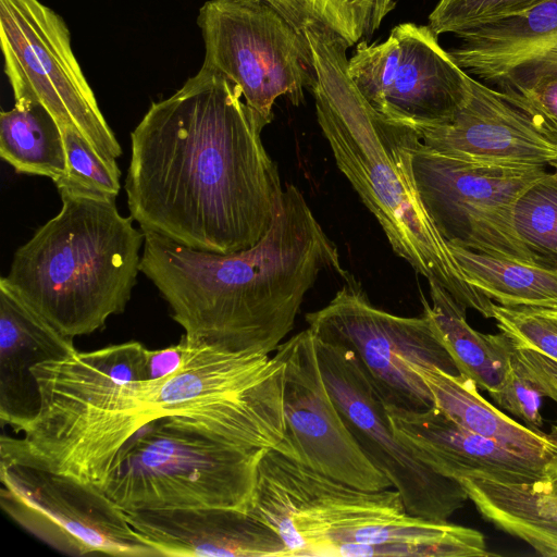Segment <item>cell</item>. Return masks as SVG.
<instances>
[{"instance_id": "7", "label": "cell", "mask_w": 557, "mask_h": 557, "mask_svg": "<svg viewBox=\"0 0 557 557\" xmlns=\"http://www.w3.org/2000/svg\"><path fill=\"white\" fill-rule=\"evenodd\" d=\"M306 322L317 337L356 355L386 406L405 410L434 406L420 369L460 373L424 307L419 317L393 314L373 306L352 283L326 306L307 313Z\"/></svg>"}, {"instance_id": "12", "label": "cell", "mask_w": 557, "mask_h": 557, "mask_svg": "<svg viewBox=\"0 0 557 557\" xmlns=\"http://www.w3.org/2000/svg\"><path fill=\"white\" fill-rule=\"evenodd\" d=\"M348 74L380 114L420 133L454 117L472 78L429 25L414 23L395 26L383 42L359 41Z\"/></svg>"}, {"instance_id": "15", "label": "cell", "mask_w": 557, "mask_h": 557, "mask_svg": "<svg viewBox=\"0 0 557 557\" xmlns=\"http://www.w3.org/2000/svg\"><path fill=\"white\" fill-rule=\"evenodd\" d=\"M431 149L471 163L506 166H555L557 146L499 90L471 78V90L454 117L421 132Z\"/></svg>"}, {"instance_id": "10", "label": "cell", "mask_w": 557, "mask_h": 557, "mask_svg": "<svg viewBox=\"0 0 557 557\" xmlns=\"http://www.w3.org/2000/svg\"><path fill=\"white\" fill-rule=\"evenodd\" d=\"M0 41L15 101L41 104L60 128H77L106 158L122 154L57 12L39 0H0Z\"/></svg>"}, {"instance_id": "25", "label": "cell", "mask_w": 557, "mask_h": 557, "mask_svg": "<svg viewBox=\"0 0 557 557\" xmlns=\"http://www.w3.org/2000/svg\"><path fill=\"white\" fill-rule=\"evenodd\" d=\"M493 319L511 342L512 360L557 404V309L493 304Z\"/></svg>"}, {"instance_id": "5", "label": "cell", "mask_w": 557, "mask_h": 557, "mask_svg": "<svg viewBox=\"0 0 557 557\" xmlns=\"http://www.w3.org/2000/svg\"><path fill=\"white\" fill-rule=\"evenodd\" d=\"M60 212L14 252L5 284L64 336L91 334L120 314L140 272L145 233L115 199L59 190Z\"/></svg>"}, {"instance_id": "8", "label": "cell", "mask_w": 557, "mask_h": 557, "mask_svg": "<svg viewBox=\"0 0 557 557\" xmlns=\"http://www.w3.org/2000/svg\"><path fill=\"white\" fill-rule=\"evenodd\" d=\"M198 26L205 42L203 64L236 84L246 103L267 124L280 97L294 106L317 82L309 42L274 8L261 0H209Z\"/></svg>"}, {"instance_id": "34", "label": "cell", "mask_w": 557, "mask_h": 557, "mask_svg": "<svg viewBox=\"0 0 557 557\" xmlns=\"http://www.w3.org/2000/svg\"><path fill=\"white\" fill-rule=\"evenodd\" d=\"M553 269L557 270V227H556V233H555V256H554Z\"/></svg>"}, {"instance_id": "24", "label": "cell", "mask_w": 557, "mask_h": 557, "mask_svg": "<svg viewBox=\"0 0 557 557\" xmlns=\"http://www.w3.org/2000/svg\"><path fill=\"white\" fill-rule=\"evenodd\" d=\"M0 157L17 173L47 176L54 183L66 171L61 128L39 103L16 100L0 113Z\"/></svg>"}, {"instance_id": "33", "label": "cell", "mask_w": 557, "mask_h": 557, "mask_svg": "<svg viewBox=\"0 0 557 557\" xmlns=\"http://www.w3.org/2000/svg\"><path fill=\"white\" fill-rule=\"evenodd\" d=\"M552 434L557 442V420L552 426ZM544 482L547 484L548 488L557 495V447L553 456L545 463Z\"/></svg>"}, {"instance_id": "18", "label": "cell", "mask_w": 557, "mask_h": 557, "mask_svg": "<svg viewBox=\"0 0 557 557\" xmlns=\"http://www.w3.org/2000/svg\"><path fill=\"white\" fill-rule=\"evenodd\" d=\"M454 61L468 74L498 87L557 69V0L480 24L455 35Z\"/></svg>"}, {"instance_id": "35", "label": "cell", "mask_w": 557, "mask_h": 557, "mask_svg": "<svg viewBox=\"0 0 557 557\" xmlns=\"http://www.w3.org/2000/svg\"><path fill=\"white\" fill-rule=\"evenodd\" d=\"M553 168H554V172H550V175L557 182V164Z\"/></svg>"}, {"instance_id": "22", "label": "cell", "mask_w": 557, "mask_h": 557, "mask_svg": "<svg viewBox=\"0 0 557 557\" xmlns=\"http://www.w3.org/2000/svg\"><path fill=\"white\" fill-rule=\"evenodd\" d=\"M431 304L422 297L438 336L460 373L491 397L505 384L510 371L512 345L504 334H484L467 322L466 307L444 287L429 283Z\"/></svg>"}, {"instance_id": "16", "label": "cell", "mask_w": 557, "mask_h": 557, "mask_svg": "<svg viewBox=\"0 0 557 557\" xmlns=\"http://www.w3.org/2000/svg\"><path fill=\"white\" fill-rule=\"evenodd\" d=\"M386 411L396 437L440 475L457 482L476 475L508 483L544 480L545 463L466 429L436 406L424 410L386 406Z\"/></svg>"}, {"instance_id": "29", "label": "cell", "mask_w": 557, "mask_h": 557, "mask_svg": "<svg viewBox=\"0 0 557 557\" xmlns=\"http://www.w3.org/2000/svg\"><path fill=\"white\" fill-rule=\"evenodd\" d=\"M535 128L557 146V69L542 71L498 87Z\"/></svg>"}, {"instance_id": "31", "label": "cell", "mask_w": 557, "mask_h": 557, "mask_svg": "<svg viewBox=\"0 0 557 557\" xmlns=\"http://www.w3.org/2000/svg\"><path fill=\"white\" fill-rule=\"evenodd\" d=\"M544 396L512 360L507 380L500 391L492 398L495 403L521 419L527 426L540 430L543 425L541 414Z\"/></svg>"}, {"instance_id": "26", "label": "cell", "mask_w": 557, "mask_h": 557, "mask_svg": "<svg viewBox=\"0 0 557 557\" xmlns=\"http://www.w3.org/2000/svg\"><path fill=\"white\" fill-rule=\"evenodd\" d=\"M274 8L295 29L315 24L338 35L348 48L372 37L394 0H261Z\"/></svg>"}, {"instance_id": "1", "label": "cell", "mask_w": 557, "mask_h": 557, "mask_svg": "<svg viewBox=\"0 0 557 557\" xmlns=\"http://www.w3.org/2000/svg\"><path fill=\"white\" fill-rule=\"evenodd\" d=\"M268 124L240 88L202 64L153 102L131 134L125 178L131 216L144 233L227 255L270 230L284 188L261 132Z\"/></svg>"}, {"instance_id": "28", "label": "cell", "mask_w": 557, "mask_h": 557, "mask_svg": "<svg viewBox=\"0 0 557 557\" xmlns=\"http://www.w3.org/2000/svg\"><path fill=\"white\" fill-rule=\"evenodd\" d=\"M513 219L516 230L533 263L554 270L557 182L550 172L519 198Z\"/></svg>"}, {"instance_id": "20", "label": "cell", "mask_w": 557, "mask_h": 557, "mask_svg": "<svg viewBox=\"0 0 557 557\" xmlns=\"http://www.w3.org/2000/svg\"><path fill=\"white\" fill-rule=\"evenodd\" d=\"M418 372L432 393L434 406L466 429L537 462L546 463L555 453L553 434L524 426L502 412L479 393L469 376L437 368Z\"/></svg>"}, {"instance_id": "9", "label": "cell", "mask_w": 557, "mask_h": 557, "mask_svg": "<svg viewBox=\"0 0 557 557\" xmlns=\"http://www.w3.org/2000/svg\"><path fill=\"white\" fill-rule=\"evenodd\" d=\"M412 168L424 208L448 244L533 263L516 230L513 210L548 175L545 166L466 162L419 140Z\"/></svg>"}, {"instance_id": "14", "label": "cell", "mask_w": 557, "mask_h": 557, "mask_svg": "<svg viewBox=\"0 0 557 557\" xmlns=\"http://www.w3.org/2000/svg\"><path fill=\"white\" fill-rule=\"evenodd\" d=\"M285 362L284 456L355 487L379 491L389 480L369 460L327 389L317 358L315 336L306 329L275 351Z\"/></svg>"}, {"instance_id": "13", "label": "cell", "mask_w": 557, "mask_h": 557, "mask_svg": "<svg viewBox=\"0 0 557 557\" xmlns=\"http://www.w3.org/2000/svg\"><path fill=\"white\" fill-rule=\"evenodd\" d=\"M315 350L324 383L349 431L399 492L407 511L432 521H448L468 500L462 486L432 471L396 437L385 401L351 350L317 336Z\"/></svg>"}, {"instance_id": "4", "label": "cell", "mask_w": 557, "mask_h": 557, "mask_svg": "<svg viewBox=\"0 0 557 557\" xmlns=\"http://www.w3.org/2000/svg\"><path fill=\"white\" fill-rule=\"evenodd\" d=\"M274 530L289 557H487L471 528L409 513L396 488L368 491L267 449L248 511Z\"/></svg>"}, {"instance_id": "23", "label": "cell", "mask_w": 557, "mask_h": 557, "mask_svg": "<svg viewBox=\"0 0 557 557\" xmlns=\"http://www.w3.org/2000/svg\"><path fill=\"white\" fill-rule=\"evenodd\" d=\"M466 280L504 307L557 309V270L450 245Z\"/></svg>"}, {"instance_id": "19", "label": "cell", "mask_w": 557, "mask_h": 557, "mask_svg": "<svg viewBox=\"0 0 557 557\" xmlns=\"http://www.w3.org/2000/svg\"><path fill=\"white\" fill-rule=\"evenodd\" d=\"M73 338L59 333L0 282V421L20 433L39 414L36 366L70 356Z\"/></svg>"}, {"instance_id": "21", "label": "cell", "mask_w": 557, "mask_h": 557, "mask_svg": "<svg viewBox=\"0 0 557 557\" xmlns=\"http://www.w3.org/2000/svg\"><path fill=\"white\" fill-rule=\"evenodd\" d=\"M458 483L486 521L540 555L557 557V495L544 480L508 483L476 475Z\"/></svg>"}, {"instance_id": "2", "label": "cell", "mask_w": 557, "mask_h": 557, "mask_svg": "<svg viewBox=\"0 0 557 557\" xmlns=\"http://www.w3.org/2000/svg\"><path fill=\"white\" fill-rule=\"evenodd\" d=\"M324 271L345 273L335 244L293 184L251 248L220 255L145 233L140 261L189 347L246 354L276 351Z\"/></svg>"}, {"instance_id": "30", "label": "cell", "mask_w": 557, "mask_h": 557, "mask_svg": "<svg viewBox=\"0 0 557 557\" xmlns=\"http://www.w3.org/2000/svg\"><path fill=\"white\" fill-rule=\"evenodd\" d=\"M546 0H440L429 15L438 36L458 34L480 24L525 11Z\"/></svg>"}, {"instance_id": "11", "label": "cell", "mask_w": 557, "mask_h": 557, "mask_svg": "<svg viewBox=\"0 0 557 557\" xmlns=\"http://www.w3.org/2000/svg\"><path fill=\"white\" fill-rule=\"evenodd\" d=\"M0 505L23 529L71 556L160 557L106 492L72 475L0 463Z\"/></svg>"}, {"instance_id": "3", "label": "cell", "mask_w": 557, "mask_h": 557, "mask_svg": "<svg viewBox=\"0 0 557 557\" xmlns=\"http://www.w3.org/2000/svg\"><path fill=\"white\" fill-rule=\"evenodd\" d=\"M317 82L315 113L335 163L381 225L392 249L460 305L493 319V301L473 287L424 208L412 153L421 133L380 114L348 74V46L330 29H304Z\"/></svg>"}, {"instance_id": "17", "label": "cell", "mask_w": 557, "mask_h": 557, "mask_svg": "<svg viewBox=\"0 0 557 557\" xmlns=\"http://www.w3.org/2000/svg\"><path fill=\"white\" fill-rule=\"evenodd\" d=\"M160 556L289 557L269 525L248 512L219 507L125 511Z\"/></svg>"}, {"instance_id": "32", "label": "cell", "mask_w": 557, "mask_h": 557, "mask_svg": "<svg viewBox=\"0 0 557 557\" xmlns=\"http://www.w3.org/2000/svg\"><path fill=\"white\" fill-rule=\"evenodd\" d=\"M187 344L181 341L161 349H146V381L160 380L176 373L183 367Z\"/></svg>"}, {"instance_id": "6", "label": "cell", "mask_w": 557, "mask_h": 557, "mask_svg": "<svg viewBox=\"0 0 557 557\" xmlns=\"http://www.w3.org/2000/svg\"><path fill=\"white\" fill-rule=\"evenodd\" d=\"M265 450L230 444L186 420L162 417L120 450L103 491L124 511L219 507L248 512Z\"/></svg>"}, {"instance_id": "27", "label": "cell", "mask_w": 557, "mask_h": 557, "mask_svg": "<svg viewBox=\"0 0 557 557\" xmlns=\"http://www.w3.org/2000/svg\"><path fill=\"white\" fill-rule=\"evenodd\" d=\"M66 157L65 174L54 184L65 189L98 198L115 199L121 185V172L115 159L102 156L73 126L61 128Z\"/></svg>"}]
</instances>
